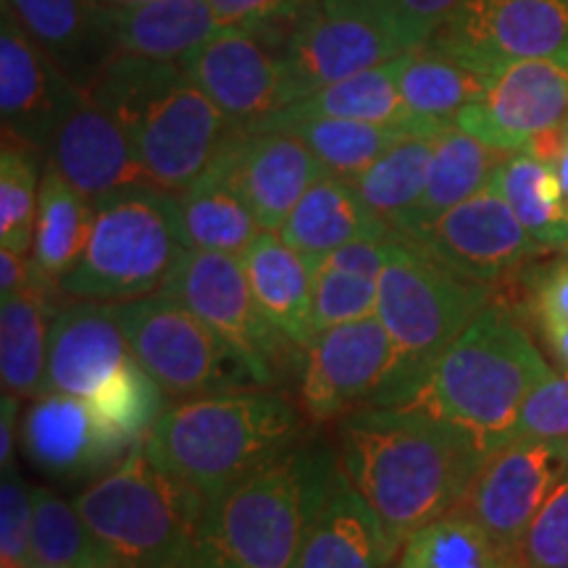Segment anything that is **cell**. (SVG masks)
<instances>
[{
	"label": "cell",
	"instance_id": "e575fe53",
	"mask_svg": "<svg viewBox=\"0 0 568 568\" xmlns=\"http://www.w3.org/2000/svg\"><path fill=\"white\" fill-rule=\"evenodd\" d=\"M493 184L535 243L545 251H568V201L550 163L529 153H508Z\"/></svg>",
	"mask_w": 568,
	"mask_h": 568
},
{
	"label": "cell",
	"instance_id": "277c9868",
	"mask_svg": "<svg viewBox=\"0 0 568 568\" xmlns=\"http://www.w3.org/2000/svg\"><path fill=\"white\" fill-rule=\"evenodd\" d=\"M556 374L506 305L489 303L435 361L410 408L456 426L489 458L516 437L524 403Z\"/></svg>",
	"mask_w": 568,
	"mask_h": 568
},
{
	"label": "cell",
	"instance_id": "6da1fadb",
	"mask_svg": "<svg viewBox=\"0 0 568 568\" xmlns=\"http://www.w3.org/2000/svg\"><path fill=\"white\" fill-rule=\"evenodd\" d=\"M335 453L393 548L460 508L487 456L456 426L410 406H364L335 422Z\"/></svg>",
	"mask_w": 568,
	"mask_h": 568
},
{
	"label": "cell",
	"instance_id": "ac0fdd59",
	"mask_svg": "<svg viewBox=\"0 0 568 568\" xmlns=\"http://www.w3.org/2000/svg\"><path fill=\"white\" fill-rule=\"evenodd\" d=\"M182 69L234 130L255 132L287 105L280 48L243 27L224 24Z\"/></svg>",
	"mask_w": 568,
	"mask_h": 568
},
{
	"label": "cell",
	"instance_id": "8d00e7d4",
	"mask_svg": "<svg viewBox=\"0 0 568 568\" xmlns=\"http://www.w3.org/2000/svg\"><path fill=\"white\" fill-rule=\"evenodd\" d=\"M435 138L410 134L382 153L364 174L351 180L368 209L379 213L389 226L400 222L422 201L429 180Z\"/></svg>",
	"mask_w": 568,
	"mask_h": 568
},
{
	"label": "cell",
	"instance_id": "74e56055",
	"mask_svg": "<svg viewBox=\"0 0 568 568\" xmlns=\"http://www.w3.org/2000/svg\"><path fill=\"white\" fill-rule=\"evenodd\" d=\"M274 132L293 134L324 163L326 172L345 176V180L361 176L395 142L414 134L397 126L351 122V119H303Z\"/></svg>",
	"mask_w": 568,
	"mask_h": 568
},
{
	"label": "cell",
	"instance_id": "4fadbf2b",
	"mask_svg": "<svg viewBox=\"0 0 568 568\" xmlns=\"http://www.w3.org/2000/svg\"><path fill=\"white\" fill-rule=\"evenodd\" d=\"M568 471L564 439L514 437L481 464L460 510H466L503 550L518 552L560 479Z\"/></svg>",
	"mask_w": 568,
	"mask_h": 568
},
{
	"label": "cell",
	"instance_id": "d6a6232c",
	"mask_svg": "<svg viewBox=\"0 0 568 568\" xmlns=\"http://www.w3.org/2000/svg\"><path fill=\"white\" fill-rule=\"evenodd\" d=\"M92 219H95V203L88 201L80 190L71 187L53 166L45 163L30 253L34 280L59 290L63 274L77 264L88 245Z\"/></svg>",
	"mask_w": 568,
	"mask_h": 568
},
{
	"label": "cell",
	"instance_id": "836d02e7",
	"mask_svg": "<svg viewBox=\"0 0 568 568\" xmlns=\"http://www.w3.org/2000/svg\"><path fill=\"white\" fill-rule=\"evenodd\" d=\"M395 74L410 113L437 126L456 124L458 113L477 103L489 84L487 74L447 59L429 45L397 55Z\"/></svg>",
	"mask_w": 568,
	"mask_h": 568
},
{
	"label": "cell",
	"instance_id": "d590c367",
	"mask_svg": "<svg viewBox=\"0 0 568 568\" xmlns=\"http://www.w3.org/2000/svg\"><path fill=\"white\" fill-rule=\"evenodd\" d=\"M389 568H518V558L456 508L403 539Z\"/></svg>",
	"mask_w": 568,
	"mask_h": 568
},
{
	"label": "cell",
	"instance_id": "2e32d148",
	"mask_svg": "<svg viewBox=\"0 0 568 568\" xmlns=\"http://www.w3.org/2000/svg\"><path fill=\"white\" fill-rule=\"evenodd\" d=\"M568 124V55L510 63L466 105L456 126L500 153H521L539 134Z\"/></svg>",
	"mask_w": 568,
	"mask_h": 568
},
{
	"label": "cell",
	"instance_id": "bcb514c9",
	"mask_svg": "<svg viewBox=\"0 0 568 568\" xmlns=\"http://www.w3.org/2000/svg\"><path fill=\"white\" fill-rule=\"evenodd\" d=\"M516 437L564 439L568 443V368L539 385L518 416Z\"/></svg>",
	"mask_w": 568,
	"mask_h": 568
},
{
	"label": "cell",
	"instance_id": "5b68a950",
	"mask_svg": "<svg viewBox=\"0 0 568 568\" xmlns=\"http://www.w3.org/2000/svg\"><path fill=\"white\" fill-rule=\"evenodd\" d=\"M90 98L122 126L155 187L174 195L209 172L234 132L182 63L116 53Z\"/></svg>",
	"mask_w": 568,
	"mask_h": 568
},
{
	"label": "cell",
	"instance_id": "f6af8a7d",
	"mask_svg": "<svg viewBox=\"0 0 568 568\" xmlns=\"http://www.w3.org/2000/svg\"><path fill=\"white\" fill-rule=\"evenodd\" d=\"M0 564L32 566V487L17 466L0 479Z\"/></svg>",
	"mask_w": 568,
	"mask_h": 568
},
{
	"label": "cell",
	"instance_id": "3957f363",
	"mask_svg": "<svg viewBox=\"0 0 568 568\" xmlns=\"http://www.w3.org/2000/svg\"><path fill=\"white\" fill-rule=\"evenodd\" d=\"M337 471L335 445L305 439L213 495L197 529L195 568H301Z\"/></svg>",
	"mask_w": 568,
	"mask_h": 568
},
{
	"label": "cell",
	"instance_id": "d4e9b609",
	"mask_svg": "<svg viewBox=\"0 0 568 568\" xmlns=\"http://www.w3.org/2000/svg\"><path fill=\"white\" fill-rule=\"evenodd\" d=\"M240 258L264 316L295 351L303 353L316 337L314 266L284 243L280 232L266 230Z\"/></svg>",
	"mask_w": 568,
	"mask_h": 568
},
{
	"label": "cell",
	"instance_id": "8992f818",
	"mask_svg": "<svg viewBox=\"0 0 568 568\" xmlns=\"http://www.w3.org/2000/svg\"><path fill=\"white\" fill-rule=\"evenodd\" d=\"M74 506L103 568H195L205 497L161 471L142 445L77 493Z\"/></svg>",
	"mask_w": 568,
	"mask_h": 568
},
{
	"label": "cell",
	"instance_id": "c3c4849f",
	"mask_svg": "<svg viewBox=\"0 0 568 568\" xmlns=\"http://www.w3.org/2000/svg\"><path fill=\"white\" fill-rule=\"evenodd\" d=\"M34 282L30 255L0 247V297L19 293Z\"/></svg>",
	"mask_w": 568,
	"mask_h": 568
},
{
	"label": "cell",
	"instance_id": "f5cc1de1",
	"mask_svg": "<svg viewBox=\"0 0 568 568\" xmlns=\"http://www.w3.org/2000/svg\"><path fill=\"white\" fill-rule=\"evenodd\" d=\"M101 3L109 6V9H130V6L151 3V0H101Z\"/></svg>",
	"mask_w": 568,
	"mask_h": 568
},
{
	"label": "cell",
	"instance_id": "ee69618b",
	"mask_svg": "<svg viewBox=\"0 0 568 568\" xmlns=\"http://www.w3.org/2000/svg\"><path fill=\"white\" fill-rule=\"evenodd\" d=\"M516 558L518 568H568V471L531 521Z\"/></svg>",
	"mask_w": 568,
	"mask_h": 568
},
{
	"label": "cell",
	"instance_id": "4dcf8cb0",
	"mask_svg": "<svg viewBox=\"0 0 568 568\" xmlns=\"http://www.w3.org/2000/svg\"><path fill=\"white\" fill-rule=\"evenodd\" d=\"M387 240H366L324 255L314 266V326L318 332L376 316Z\"/></svg>",
	"mask_w": 568,
	"mask_h": 568
},
{
	"label": "cell",
	"instance_id": "d6986e66",
	"mask_svg": "<svg viewBox=\"0 0 568 568\" xmlns=\"http://www.w3.org/2000/svg\"><path fill=\"white\" fill-rule=\"evenodd\" d=\"M19 443L34 471L74 485H92L134 450L105 429L84 397L67 393L34 397L21 416Z\"/></svg>",
	"mask_w": 568,
	"mask_h": 568
},
{
	"label": "cell",
	"instance_id": "83f0119b",
	"mask_svg": "<svg viewBox=\"0 0 568 568\" xmlns=\"http://www.w3.org/2000/svg\"><path fill=\"white\" fill-rule=\"evenodd\" d=\"M116 53L184 63L222 30L209 0H151L130 9H109Z\"/></svg>",
	"mask_w": 568,
	"mask_h": 568
},
{
	"label": "cell",
	"instance_id": "60d3db41",
	"mask_svg": "<svg viewBox=\"0 0 568 568\" xmlns=\"http://www.w3.org/2000/svg\"><path fill=\"white\" fill-rule=\"evenodd\" d=\"M42 155L19 142L3 140L0 151V247L32 253L40 205Z\"/></svg>",
	"mask_w": 568,
	"mask_h": 568
},
{
	"label": "cell",
	"instance_id": "30bf717a",
	"mask_svg": "<svg viewBox=\"0 0 568 568\" xmlns=\"http://www.w3.org/2000/svg\"><path fill=\"white\" fill-rule=\"evenodd\" d=\"M161 293L187 305L201 322L209 324L251 368L261 387L276 389L293 345L274 329L255 303L240 255L184 251Z\"/></svg>",
	"mask_w": 568,
	"mask_h": 568
},
{
	"label": "cell",
	"instance_id": "44dd1931",
	"mask_svg": "<svg viewBox=\"0 0 568 568\" xmlns=\"http://www.w3.org/2000/svg\"><path fill=\"white\" fill-rule=\"evenodd\" d=\"M134 355L119 324L116 305L71 301L61 305L48 337L45 393L90 400Z\"/></svg>",
	"mask_w": 568,
	"mask_h": 568
},
{
	"label": "cell",
	"instance_id": "681fc988",
	"mask_svg": "<svg viewBox=\"0 0 568 568\" xmlns=\"http://www.w3.org/2000/svg\"><path fill=\"white\" fill-rule=\"evenodd\" d=\"M19 400L21 397L3 393V403H0V468H11L13 453H17V429L21 426L19 418Z\"/></svg>",
	"mask_w": 568,
	"mask_h": 568
},
{
	"label": "cell",
	"instance_id": "816d5d0a",
	"mask_svg": "<svg viewBox=\"0 0 568 568\" xmlns=\"http://www.w3.org/2000/svg\"><path fill=\"white\" fill-rule=\"evenodd\" d=\"M552 169H556L560 187H564V195L568 201V126H566V134H564V145H560L556 161H552Z\"/></svg>",
	"mask_w": 568,
	"mask_h": 568
},
{
	"label": "cell",
	"instance_id": "7402d4cb",
	"mask_svg": "<svg viewBox=\"0 0 568 568\" xmlns=\"http://www.w3.org/2000/svg\"><path fill=\"white\" fill-rule=\"evenodd\" d=\"M45 163L92 203L130 187H155L122 126L92 101L90 92L55 132Z\"/></svg>",
	"mask_w": 568,
	"mask_h": 568
},
{
	"label": "cell",
	"instance_id": "cb8c5ba5",
	"mask_svg": "<svg viewBox=\"0 0 568 568\" xmlns=\"http://www.w3.org/2000/svg\"><path fill=\"white\" fill-rule=\"evenodd\" d=\"M280 237L305 255L308 264H316L345 245L393 237V226L368 209L351 180L324 174L297 201L282 224Z\"/></svg>",
	"mask_w": 568,
	"mask_h": 568
},
{
	"label": "cell",
	"instance_id": "8fae6325",
	"mask_svg": "<svg viewBox=\"0 0 568 568\" xmlns=\"http://www.w3.org/2000/svg\"><path fill=\"white\" fill-rule=\"evenodd\" d=\"M426 45L493 77L510 63L568 55V0H464Z\"/></svg>",
	"mask_w": 568,
	"mask_h": 568
},
{
	"label": "cell",
	"instance_id": "5bb4252c",
	"mask_svg": "<svg viewBox=\"0 0 568 568\" xmlns=\"http://www.w3.org/2000/svg\"><path fill=\"white\" fill-rule=\"evenodd\" d=\"M408 240L422 245L450 272L485 287L516 276L548 253L529 237L493 182Z\"/></svg>",
	"mask_w": 568,
	"mask_h": 568
},
{
	"label": "cell",
	"instance_id": "603a6c76",
	"mask_svg": "<svg viewBox=\"0 0 568 568\" xmlns=\"http://www.w3.org/2000/svg\"><path fill=\"white\" fill-rule=\"evenodd\" d=\"M3 6L84 92L116 55L109 6L101 0H3Z\"/></svg>",
	"mask_w": 568,
	"mask_h": 568
},
{
	"label": "cell",
	"instance_id": "7bdbcfd3",
	"mask_svg": "<svg viewBox=\"0 0 568 568\" xmlns=\"http://www.w3.org/2000/svg\"><path fill=\"white\" fill-rule=\"evenodd\" d=\"M222 24L243 27L274 48L297 30L318 0H209Z\"/></svg>",
	"mask_w": 568,
	"mask_h": 568
},
{
	"label": "cell",
	"instance_id": "ab89813d",
	"mask_svg": "<svg viewBox=\"0 0 568 568\" xmlns=\"http://www.w3.org/2000/svg\"><path fill=\"white\" fill-rule=\"evenodd\" d=\"M88 403L105 429L130 447L145 443L153 424L159 422L163 410L172 406L166 393L138 364V358L113 376L109 385L98 389Z\"/></svg>",
	"mask_w": 568,
	"mask_h": 568
},
{
	"label": "cell",
	"instance_id": "7dc6e473",
	"mask_svg": "<svg viewBox=\"0 0 568 568\" xmlns=\"http://www.w3.org/2000/svg\"><path fill=\"white\" fill-rule=\"evenodd\" d=\"M531 311L539 329L568 324V258L552 261L531 280Z\"/></svg>",
	"mask_w": 568,
	"mask_h": 568
},
{
	"label": "cell",
	"instance_id": "1f68e13d",
	"mask_svg": "<svg viewBox=\"0 0 568 568\" xmlns=\"http://www.w3.org/2000/svg\"><path fill=\"white\" fill-rule=\"evenodd\" d=\"M176 216L187 251L243 255L264 232L251 205L232 187L216 163H211L209 172L176 195Z\"/></svg>",
	"mask_w": 568,
	"mask_h": 568
},
{
	"label": "cell",
	"instance_id": "b9f144b4",
	"mask_svg": "<svg viewBox=\"0 0 568 568\" xmlns=\"http://www.w3.org/2000/svg\"><path fill=\"white\" fill-rule=\"evenodd\" d=\"M366 13L376 24L403 42L406 51L422 48L460 9L464 0H326Z\"/></svg>",
	"mask_w": 568,
	"mask_h": 568
},
{
	"label": "cell",
	"instance_id": "db71d44e",
	"mask_svg": "<svg viewBox=\"0 0 568 568\" xmlns=\"http://www.w3.org/2000/svg\"><path fill=\"white\" fill-rule=\"evenodd\" d=\"M34 568H71V566H34Z\"/></svg>",
	"mask_w": 568,
	"mask_h": 568
},
{
	"label": "cell",
	"instance_id": "ffe728a7",
	"mask_svg": "<svg viewBox=\"0 0 568 568\" xmlns=\"http://www.w3.org/2000/svg\"><path fill=\"white\" fill-rule=\"evenodd\" d=\"M213 163L251 205L266 232H280L311 184L329 174L324 163L287 132L234 130Z\"/></svg>",
	"mask_w": 568,
	"mask_h": 568
},
{
	"label": "cell",
	"instance_id": "4316f807",
	"mask_svg": "<svg viewBox=\"0 0 568 568\" xmlns=\"http://www.w3.org/2000/svg\"><path fill=\"white\" fill-rule=\"evenodd\" d=\"M393 558L379 516L339 468L311 527L301 568H389Z\"/></svg>",
	"mask_w": 568,
	"mask_h": 568
},
{
	"label": "cell",
	"instance_id": "7c38bea8",
	"mask_svg": "<svg viewBox=\"0 0 568 568\" xmlns=\"http://www.w3.org/2000/svg\"><path fill=\"white\" fill-rule=\"evenodd\" d=\"M395 366V345L379 318L318 332L303 351L297 403L311 424H335L374 406Z\"/></svg>",
	"mask_w": 568,
	"mask_h": 568
},
{
	"label": "cell",
	"instance_id": "e0dca14e",
	"mask_svg": "<svg viewBox=\"0 0 568 568\" xmlns=\"http://www.w3.org/2000/svg\"><path fill=\"white\" fill-rule=\"evenodd\" d=\"M88 95L27 34L11 9L0 21V113L3 140L48 153L55 132Z\"/></svg>",
	"mask_w": 568,
	"mask_h": 568
},
{
	"label": "cell",
	"instance_id": "9c48e42d",
	"mask_svg": "<svg viewBox=\"0 0 568 568\" xmlns=\"http://www.w3.org/2000/svg\"><path fill=\"white\" fill-rule=\"evenodd\" d=\"M116 316L132 355L169 400L264 389L224 339L172 295L116 303Z\"/></svg>",
	"mask_w": 568,
	"mask_h": 568
},
{
	"label": "cell",
	"instance_id": "484cf974",
	"mask_svg": "<svg viewBox=\"0 0 568 568\" xmlns=\"http://www.w3.org/2000/svg\"><path fill=\"white\" fill-rule=\"evenodd\" d=\"M303 119H351V122L397 126V130L424 134V138H435L437 132L445 130V126L422 122L410 113L400 88H397L395 59L368 69L364 74H355L351 80L326 84L301 101L284 105L255 132H274L284 124L303 122Z\"/></svg>",
	"mask_w": 568,
	"mask_h": 568
},
{
	"label": "cell",
	"instance_id": "f1b7e54d",
	"mask_svg": "<svg viewBox=\"0 0 568 568\" xmlns=\"http://www.w3.org/2000/svg\"><path fill=\"white\" fill-rule=\"evenodd\" d=\"M506 155L508 153L495 151L456 124L445 126L435 134V153H432L429 180H426L422 201L393 226V232L403 237H416L443 213L481 193L493 182Z\"/></svg>",
	"mask_w": 568,
	"mask_h": 568
},
{
	"label": "cell",
	"instance_id": "7a4b0ae2",
	"mask_svg": "<svg viewBox=\"0 0 568 568\" xmlns=\"http://www.w3.org/2000/svg\"><path fill=\"white\" fill-rule=\"evenodd\" d=\"M301 403L276 389H237L172 403L148 432V458L205 500L308 439Z\"/></svg>",
	"mask_w": 568,
	"mask_h": 568
},
{
	"label": "cell",
	"instance_id": "f907efd6",
	"mask_svg": "<svg viewBox=\"0 0 568 568\" xmlns=\"http://www.w3.org/2000/svg\"><path fill=\"white\" fill-rule=\"evenodd\" d=\"M545 343H548L552 358L558 361L560 368H568V324L564 326H550V329H542Z\"/></svg>",
	"mask_w": 568,
	"mask_h": 568
},
{
	"label": "cell",
	"instance_id": "f35d334b",
	"mask_svg": "<svg viewBox=\"0 0 568 568\" xmlns=\"http://www.w3.org/2000/svg\"><path fill=\"white\" fill-rule=\"evenodd\" d=\"M32 566L103 568L101 548L74 500L48 485L32 487Z\"/></svg>",
	"mask_w": 568,
	"mask_h": 568
},
{
	"label": "cell",
	"instance_id": "9a60e30c",
	"mask_svg": "<svg viewBox=\"0 0 568 568\" xmlns=\"http://www.w3.org/2000/svg\"><path fill=\"white\" fill-rule=\"evenodd\" d=\"M406 53L403 42L366 13L318 0L280 45L287 105Z\"/></svg>",
	"mask_w": 568,
	"mask_h": 568
},
{
	"label": "cell",
	"instance_id": "52a82bcc",
	"mask_svg": "<svg viewBox=\"0 0 568 568\" xmlns=\"http://www.w3.org/2000/svg\"><path fill=\"white\" fill-rule=\"evenodd\" d=\"M493 303V287L466 280L395 234L379 280L376 318L395 345V366L374 406H406L456 337Z\"/></svg>",
	"mask_w": 568,
	"mask_h": 568
},
{
	"label": "cell",
	"instance_id": "f546056e",
	"mask_svg": "<svg viewBox=\"0 0 568 568\" xmlns=\"http://www.w3.org/2000/svg\"><path fill=\"white\" fill-rule=\"evenodd\" d=\"M59 290L34 280L30 287L0 297V376L3 393L34 397L45 393L48 337L59 314Z\"/></svg>",
	"mask_w": 568,
	"mask_h": 568
},
{
	"label": "cell",
	"instance_id": "ba28073f",
	"mask_svg": "<svg viewBox=\"0 0 568 568\" xmlns=\"http://www.w3.org/2000/svg\"><path fill=\"white\" fill-rule=\"evenodd\" d=\"M184 251L174 193L122 190L95 203L88 245L59 290L71 301H138L161 293Z\"/></svg>",
	"mask_w": 568,
	"mask_h": 568
}]
</instances>
